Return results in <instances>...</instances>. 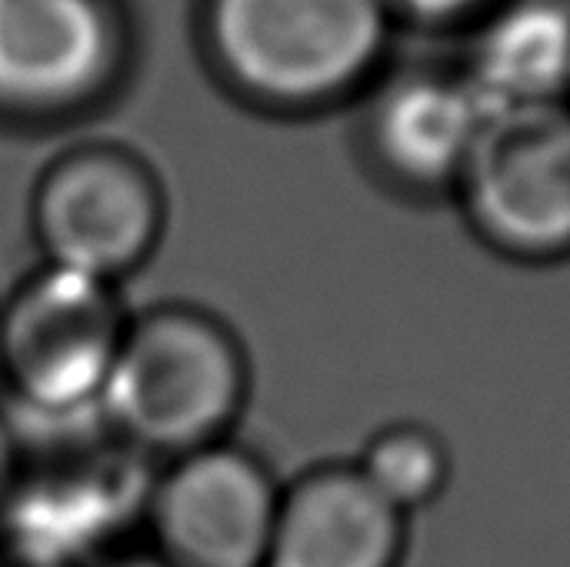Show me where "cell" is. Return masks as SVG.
Wrapping results in <instances>:
<instances>
[{
    "mask_svg": "<svg viewBox=\"0 0 570 567\" xmlns=\"http://www.w3.org/2000/svg\"><path fill=\"white\" fill-rule=\"evenodd\" d=\"M474 237L504 261H570V107L491 110L454 187Z\"/></svg>",
    "mask_w": 570,
    "mask_h": 567,
    "instance_id": "5",
    "label": "cell"
},
{
    "mask_svg": "<svg viewBox=\"0 0 570 567\" xmlns=\"http://www.w3.org/2000/svg\"><path fill=\"white\" fill-rule=\"evenodd\" d=\"M247 391L244 344L220 317L190 304H157L130 314L97 414L137 454L174 461L227 441Z\"/></svg>",
    "mask_w": 570,
    "mask_h": 567,
    "instance_id": "1",
    "label": "cell"
},
{
    "mask_svg": "<svg viewBox=\"0 0 570 567\" xmlns=\"http://www.w3.org/2000/svg\"><path fill=\"white\" fill-rule=\"evenodd\" d=\"M167 197L154 167L120 144H80L47 164L30 197L43 264L120 284L157 247Z\"/></svg>",
    "mask_w": 570,
    "mask_h": 567,
    "instance_id": "6",
    "label": "cell"
},
{
    "mask_svg": "<svg viewBox=\"0 0 570 567\" xmlns=\"http://www.w3.org/2000/svg\"><path fill=\"white\" fill-rule=\"evenodd\" d=\"M488 107L464 77L414 74L391 84L371 110V154L411 190H454Z\"/></svg>",
    "mask_w": 570,
    "mask_h": 567,
    "instance_id": "10",
    "label": "cell"
},
{
    "mask_svg": "<svg viewBox=\"0 0 570 567\" xmlns=\"http://www.w3.org/2000/svg\"><path fill=\"white\" fill-rule=\"evenodd\" d=\"M10 458H13V448H10V431L7 424L0 421V491L7 485V475H10Z\"/></svg>",
    "mask_w": 570,
    "mask_h": 567,
    "instance_id": "15",
    "label": "cell"
},
{
    "mask_svg": "<svg viewBox=\"0 0 570 567\" xmlns=\"http://www.w3.org/2000/svg\"><path fill=\"white\" fill-rule=\"evenodd\" d=\"M124 57L110 0H0V110L53 117L100 97Z\"/></svg>",
    "mask_w": 570,
    "mask_h": 567,
    "instance_id": "8",
    "label": "cell"
},
{
    "mask_svg": "<svg viewBox=\"0 0 570 567\" xmlns=\"http://www.w3.org/2000/svg\"><path fill=\"white\" fill-rule=\"evenodd\" d=\"M90 414V411H87ZM73 418H40L60 441L50 454L37 448L30 465L10 458V475L0 491V531L20 567L97 565L120 528L144 515L154 481H144L134 458L114 431L107 441H70Z\"/></svg>",
    "mask_w": 570,
    "mask_h": 567,
    "instance_id": "3",
    "label": "cell"
},
{
    "mask_svg": "<svg viewBox=\"0 0 570 567\" xmlns=\"http://www.w3.org/2000/svg\"><path fill=\"white\" fill-rule=\"evenodd\" d=\"M387 27V0H204L217 70L267 107L337 100L377 63Z\"/></svg>",
    "mask_w": 570,
    "mask_h": 567,
    "instance_id": "2",
    "label": "cell"
},
{
    "mask_svg": "<svg viewBox=\"0 0 570 567\" xmlns=\"http://www.w3.org/2000/svg\"><path fill=\"white\" fill-rule=\"evenodd\" d=\"M281 485L240 444L217 441L180 454L154 478L144 518L154 551L174 567H264Z\"/></svg>",
    "mask_w": 570,
    "mask_h": 567,
    "instance_id": "7",
    "label": "cell"
},
{
    "mask_svg": "<svg viewBox=\"0 0 570 567\" xmlns=\"http://www.w3.org/2000/svg\"><path fill=\"white\" fill-rule=\"evenodd\" d=\"M411 518L354 461H324L281 485L264 567H404Z\"/></svg>",
    "mask_w": 570,
    "mask_h": 567,
    "instance_id": "9",
    "label": "cell"
},
{
    "mask_svg": "<svg viewBox=\"0 0 570 567\" xmlns=\"http://www.w3.org/2000/svg\"><path fill=\"white\" fill-rule=\"evenodd\" d=\"M90 567H174L167 565L157 551H134V555H107Z\"/></svg>",
    "mask_w": 570,
    "mask_h": 567,
    "instance_id": "14",
    "label": "cell"
},
{
    "mask_svg": "<svg viewBox=\"0 0 570 567\" xmlns=\"http://www.w3.org/2000/svg\"><path fill=\"white\" fill-rule=\"evenodd\" d=\"M491 110L561 100L570 87V7L561 0H518L478 37L464 77Z\"/></svg>",
    "mask_w": 570,
    "mask_h": 567,
    "instance_id": "11",
    "label": "cell"
},
{
    "mask_svg": "<svg viewBox=\"0 0 570 567\" xmlns=\"http://www.w3.org/2000/svg\"><path fill=\"white\" fill-rule=\"evenodd\" d=\"M354 465L371 488L407 518L438 505L454 478L448 441L417 421H394L371 434Z\"/></svg>",
    "mask_w": 570,
    "mask_h": 567,
    "instance_id": "12",
    "label": "cell"
},
{
    "mask_svg": "<svg viewBox=\"0 0 570 567\" xmlns=\"http://www.w3.org/2000/svg\"><path fill=\"white\" fill-rule=\"evenodd\" d=\"M488 0H387L391 13H411L417 20H458L478 7H484Z\"/></svg>",
    "mask_w": 570,
    "mask_h": 567,
    "instance_id": "13",
    "label": "cell"
},
{
    "mask_svg": "<svg viewBox=\"0 0 570 567\" xmlns=\"http://www.w3.org/2000/svg\"><path fill=\"white\" fill-rule=\"evenodd\" d=\"M127 324L117 284L43 264L0 304V378L27 418L97 411Z\"/></svg>",
    "mask_w": 570,
    "mask_h": 567,
    "instance_id": "4",
    "label": "cell"
}]
</instances>
